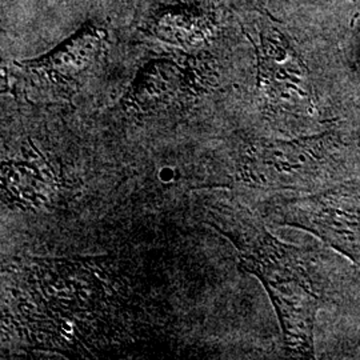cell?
<instances>
[{"label":"cell","instance_id":"obj_1","mask_svg":"<svg viewBox=\"0 0 360 360\" xmlns=\"http://www.w3.org/2000/svg\"><path fill=\"white\" fill-rule=\"evenodd\" d=\"M242 264L266 287L283 328L287 348L303 356L312 354V333L321 296L294 250L264 230H242Z\"/></svg>","mask_w":360,"mask_h":360},{"label":"cell","instance_id":"obj_2","mask_svg":"<svg viewBox=\"0 0 360 360\" xmlns=\"http://www.w3.org/2000/svg\"><path fill=\"white\" fill-rule=\"evenodd\" d=\"M294 205L288 224L318 233L360 266V188L342 186Z\"/></svg>","mask_w":360,"mask_h":360},{"label":"cell","instance_id":"obj_3","mask_svg":"<svg viewBox=\"0 0 360 360\" xmlns=\"http://www.w3.org/2000/svg\"><path fill=\"white\" fill-rule=\"evenodd\" d=\"M107 31L87 23L65 39L50 53L25 63L27 70L53 86L68 87L77 83L103 50Z\"/></svg>","mask_w":360,"mask_h":360},{"label":"cell","instance_id":"obj_4","mask_svg":"<svg viewBox=\"0 0 360 360\" xmlns=\"http://www.w3.org/2000/svg\"><path fill=\"white\" fill-rule=\"evenodd\" d=\"M214 27L208 10L191 4L165 6L147 22V31L162 41L178 46H195L205 41Z\"/></svg>","mask_w":360,"mask_h":360},{"label":"cell","instance_id":"obj_5","mask_svg":"<svg viewBox=\"0 0 360 360\" xmlns=\"http://www.w3.org/2000/svg\"><path fill=\"white\" fill-rule=\"evenodd\" d=\"M187 70L172 60H155L147 65L132 86L129 99L143 110L171 103L186 90Z\"/></svg>","mask_w":360,"mask_h":360}]
</instances>
